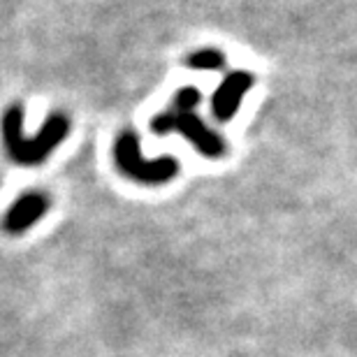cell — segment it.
<instances>
[{"mask_svg": "<svg viewBox=\"0 0 357 357\" xmlns=\"http://www.w3.org/2000/svg\"><path fill=\"white\" fill-rule=\"evenodd\" d=\"M253 86V75L248 73H230L223 79V84L216 89L211 98V112L220 123H227L234 112L239 109L241 98L246 96Z\"/></svg>", "mask_w": 357, "mask_h": 357, "instance_id": "obj_5", "label": "cell"}, {"mask_svg": "<svg viewBox=\"0 0 357 357\" xmlns=\"http://www.w3.org/2000/svg\"><path fill=\"white\" fill-rule=\"evenodd\" d=\"M114 160H116L121 172L137 183L158 185L172 181L178 174V162L172 155H160L155 160H146L142 155L139 137L135 132H123L116 139V144H114Z\"/></svg>", "mask_w": 357, "mask_h": 357, "instance_id": "obj_2", "label": "cell"}, {"mask_svg": "<svg viewBox=\"0 0 357 357\" xmlns=\"http://www.w3.org/2000/svg\"><path fill=\"white\" fill-rule=\"evenodd\" d=\"M151 130L155 135H169L181 132L185 142H190L204 158H220L225 153L223 139L197 116L195 112H176L167 109L151 119Z\"/></svg>", "mask_w": 357, "mask_h": 357, "instance_id": "obj_3", "label": "cell"}, {"mask_svg": "<svg viewBox=\"0 0 357 357\" xmlns=\"http://www.w3.org/2000/svg\"><path fill=\"white\" fill-rule=\"evenodd\" d=\"M199 100H202V93H199L195 86H185L174 96L172 109H176V112H195Z\"/></svg>", "mask_w": 357, "mask_h": 357, "instance_id": "obj_7", "label": "cell"}, {"mask_svg": "<svg viewBox=\"0 0 357 357\" xmlns=\"http://www.w3.org/2000/svg\"><path fill=\"white\" fill-rule=\"evenodd\" d=\"M49 211V197L40 190H28L26 195H21L17 202L10 206V211L5 213L3 227L10 234H21L28 227L38 223L40 218H45Z\"/></svg>", "mask_w": 357, "mask_h": 357, "instance_id": "obj_4", "label": "cell"}, {"mask_svg": "<svg viewBox=\"0 0 357 357\" xmlns=\"http://www.w3.org/2000/svg\"><path fill=\"white\" fill-rule=\"evenodd\" d=\"M183 66H188L192 70H223L225 56L216 52V49H202V52L190 54Z\"/></svg>", "mask_w": 357, "mask_h": 357, "instance_id": "obj_6", "label": "cell"}, {"mask_svg": "<svg viewBox=\"0 0 357 357\" xmlns=\"http://www.w3.org/2000/svg\"><path fill=\"white\" fill-rule=\"evenodd\" d=\"M0 130H3L5 149L10 158L19 165H38L45 162L47 155L68 137L70 123L63 114H52L42 130L33 137L24 135V107L12 105L10 109L3 114L0 121Z\"/></svg>", "mask_w": 357, "mask_h": 357, "instance_id": "obj_1", "label": "cell"}]
</instances>
